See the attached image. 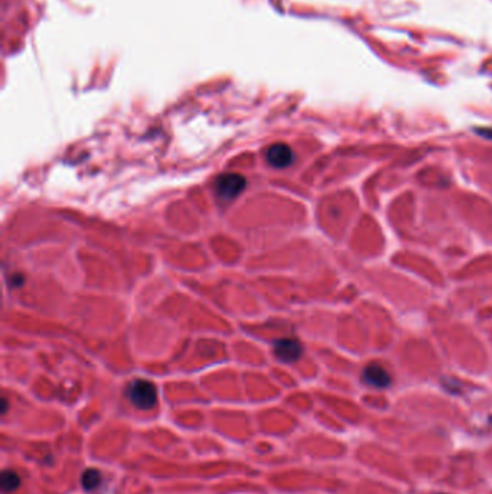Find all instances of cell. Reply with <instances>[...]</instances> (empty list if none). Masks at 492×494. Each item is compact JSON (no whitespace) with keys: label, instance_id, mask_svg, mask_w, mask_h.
<instances>
[{"label":"cell","instance_id":"6da1fadb","mask_svg":"<svg viewBox=\"0 0 492 494\" xmlns=\"http://www.w3.org/2000/svg\"><path fill=\"white\" fill-rule=\"evenodd\" d=\"M128 398L136 407L148 411V409L156 405L158 390L149 380L136 379L128 388Z\"/></svg>","mask_w":492,"mask_h":494},{"label":"cell","instance_id":"7a4b0ae2","mask_svg":"<svg viewBox=\"0 0 492 494\" xmlns=\"http://www.w3.org/2000/svg\"><path fill=\"white\" fill-rule=\"evenodd\" d=\"M246 188V178L240 174L227 172L221 174L214 182V191L218 199L224 203H230L237 199Z\"/></svg>","mask_w":492,"mask_h":494},{"label":"cell","instance_id":"3957f363","mask_svg":"<svg viewBox=\"0 0 492 494\" xmlns=\"http://www.w3.org/2000/svg\"><path fill=\"white\" fill-rule=\"evenodd\" d=\"M266 159H267V162H269V165L279 168V169H283L293 164L294 153H293L292 148L286 144H274V145L269 146V149H267Z\"/></svg>","mask_w":492,"mask_h":494},{"label":"cell","instance_id":"277c9868","mask_svg":"<svg viewBox=\"0 0 492 494\" xmlns=\"http://www.w3.org/2000/svg\"><path fill=\"white\" fill-rule=\"evenodd\" d=\"M302 351V344L298 340H294V338H282V340H277L274 344V355L283 363H293L299 360Z\"/></svg>","mask_w":492,"mask_h":494},{"label":"cell","instance_id":"5b68a950","mask_svg":"<svg viewBox=\"0 0 492 494\" xmlns=\"http://www.w3.org/2000/svg\"><path fill=\"white\" fill-rule=\"evenodd\" d=\"M362 382L371 388L386 389L391 385V376L379 364H368L362 372Z\"/></svg>","mask_w":492,"mask_h":494},{"label":"cell","instance_id":"8992f818","mask_svg":"<svg viewBox=\"0 0 492 494\" xmlns=\"http://www.w3.org/2000/svg\"><path fill=\"white\" fill-rule=\"evenodd\" d=\"M102 484V474L98 470L94 469H89L82 473L81 475V486L84 487V490L87 491H93L97 487H100Z\"/></svg>","mask_w":492,"mask_h":494},{"label":"cell","instance_id":"52a82bcc","mask_svg":"<svg viewBox=\"0 0 492 494\" xmlns=\"http://www.w3.org/2000/svg\"><path fill=\"white\" fill-rule=\"evenodd\" d=\"M0 486H2V490L5 493L15 491L21 487V477L15 471L5 470L2 473V478H0Z\"/></svg>","mask_w":492,"mask_h":494},{"label":"cell","instance_id":"ba28073f","mask_svg":"<svg viewBox=\"0 0 492 494\" xmlns=\"http://www.w3.org/2000/svg\"><path fill=\"white\" fill-rule=\"evenodd\" d=\"M2 403H3V407H2V414H6V409H8V401H6L5 398H3Z\"/></svg>","mask_w":492,"mask_h":494}]
</instances>
